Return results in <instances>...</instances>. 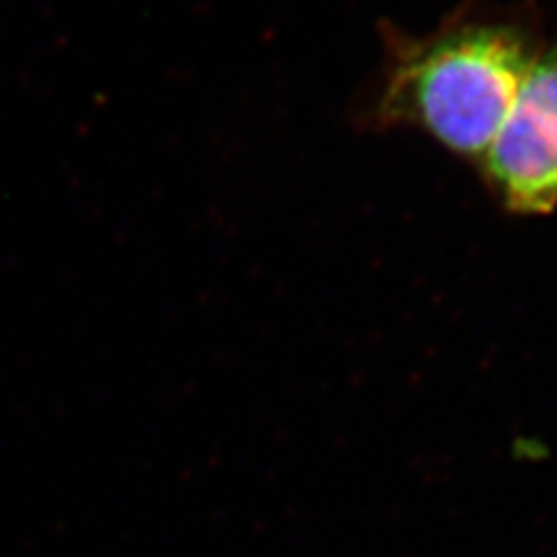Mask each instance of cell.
<instances>
[{"label": "cell", "instance_id": "1", "mask_svg": "<svg viewBox=\"0 0 557 557\" xmlns=\"http://www.w3.org/2000/svg\"><path fill=\"white\" fill-rule=\"evenodd\" d=\"M507 20H450L423 38H393L372 104L376 128H416L465 159L491 149L536 57Z\"/></svg>", "mask_w": 557, "mask_h": 557}, {"label": "cell", "instance_id": "2", "mask_svg": "<svg viewBox=\"0 0 557 557\" xmlns=\"http://www.w3.org/2000/svg\"><path fill=\"white\" fill-rule=\"evenodd\" d=\"M481 163L487 186L511 212L557 209V42L536 51Z\"/></svg>", "mask_w": 557, "mask_h": 557}]
</instances>
